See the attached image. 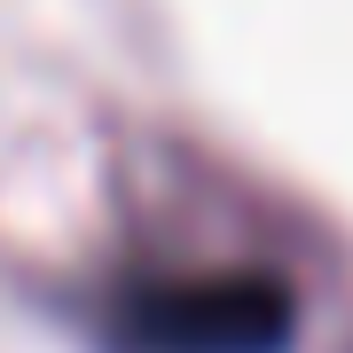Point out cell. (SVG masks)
Returning <instances> with one entry per match:
<instances>
[{
    "mask_svg": "<svg viewBox=\"0 0 353 353\" xmlns=\"http://www.w3.org/2000/svg\"><path fill=\"white\" fill-rule=\"evenodd\" d=\"M299 299L290 283L259 267H189V275H150L118 306V345L126 353H283Z\"/></svg>",
    "mask_w": 353,
    "mask_h": 353,
    "instance_id": "obj_1",
    "label": "cell"
}]
</instances>
